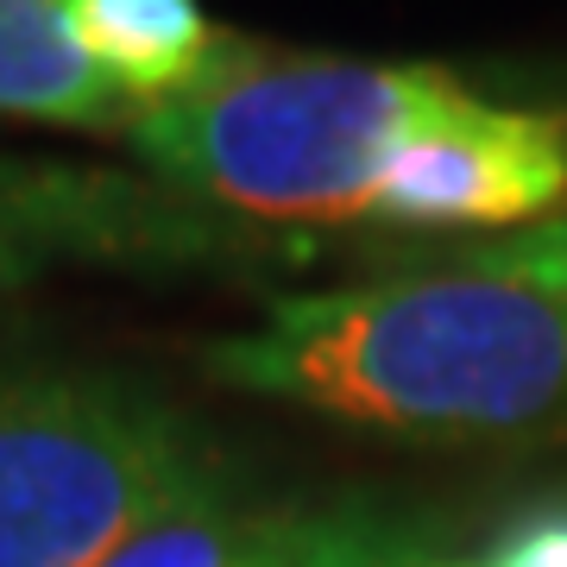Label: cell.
Masks as SVG:
<instances>
[{"label": "cell", "instance_id": "1", "mask_svg": "<svg viewBox=\"0 0 567 567\" xmlns=\"http://www.w3.org/2000/svg\"><path fill=\"white\" fill-rule=\"evenodd\" d=\"M208 379L398 435H517L567 410V297L473 265L278 297Z\"/></svg>", "mask_w": 567, "mask_h": 567}, {"label": "cell", "instance_id": "2", "mask_svg": "<svg viewBox=\"0 0 567 567\" xmlns=\"http://www.w3.org/2000/svg\"><path fill=\"white\" fill-rule=\"evenodd\" d=\"M473 102L442 63L322 58L227 32L183 95L133 121L126 152L145 177L252 227L372 221L398 152Z\"/></svg>", "mask_w": 567, "mask_h": 567}, {"label": "cell", "instance_id": "3", "mask_svg": "<svg viewBox=\"0 0 567 567\" xmlns=\"http://www.w3.org/2000/svg\"><path fill=\"white\" fill-rule=\"evenodd\" d=\"M234 473L158 391L0 353V567H107Z\"/></svg>", "mask_w": 567, "mask_h": 567}, {"label": "cell", "instance_id": "4", "mask_svg": "<svg viewBox=\"0 0 567 567\" xmlns=\"http://www.w3.org/2000/svg\"><path fill=\"white\" fill-rule=\"evenodd\" d=\"M271 246L297 252V240L278 227L234 221L221 208L177 196L158 177L0 158V284H25L58 265L177 271V265L259 259Z\"/></svg>", "mask_w": 567, "mask_h": 567}, {"label": "cell", "instance_id": "5", "mask_svg": "<svg viewBox=\"0 0 567 567\" xmlns=\"http://www.w3.org/2000/svg\"><path fill=\"white\" fill-rule=\"evenodd\" d=\"M567 215V114L480 102L410 140L379 183L372 221L524 234Z\"/></svg>", "mask_w": 567, "mask_h": 567}, {"label": "cell", "instance_id": "6", "mask_svg": "<svg viewBox=\"0 0 567 567\" xmlns=\"http://www.w3.org/2000/svg\"><path fill=\"white\" fill-rule=\"evenodd\" d=\"M107 567H435V548L416 524L365 505L208 498L145 529Z\"/></svg>", "mask_w": 567, "mask_h": 567}, {"label": "cell", "instance_id": "7", "mask_svg": "<svg viewBox=\"0 0 567 567\" xmlns=\"http://www.w3.org/2000/svg\"><path fill=\"white\" fill-rule=\"evenodd\" d=\"M0 114L126 140L140 107L82 51L70 0H0Z\"/></svg>", "mask_w": 567, "mask_h": 567}, {"label": "cell", "instance_id": "8", "mask_svg": "<svg viewBox=\"0 0 567 567\" xmlns=\"http://www.w3.org/2000/svg\"><path fill=\"white\" fill-rule=\"evenodd\" d=\"M70 20L95 70L140 114L183 95L227 39L203 0H70Z\"/></svg>", "mask_w": 567, "mask_h": 567}, {"label": "cell", "instance_id": "9", "mask_svg": "<svg viewBox=\"0 0 567 567\" xmlns=\"http://www.w3.org/2000/svg\"><path fill=\"white\" fill-rule=\"evenodd\" d=\"M461 265L529 284V290H548V297H567V215L524 227V234H492V240L461 246Z\"/></svg>", "mask_w": 567, "mask_h": 567}, {"label": "cell", "instance_id": "10", "mask_svg": "<svg viewBox=\"0 0 567 567\" xmlns=\"http://www.w3.org/2000/svg\"><path fill=\"white\" fill-rule=\"evenodd\" d=\"M486 567H567V511H536L486 555Z\"/></svg>", "mask_w": 567, "mask_h": 567}, {"label": "cell", "instance_id": "11", "mask_svg": "<svg viewBox=\"0 0 567 567\" xmlns=\"http://www.w3.org/2000/svg\"><path fill=\"white\" fill-rule=\"evenodd\" d=\"M435 567H486V561H435Z\"/></svg>", "mask_w": 567, "mask_h": 567}]
</instances>
